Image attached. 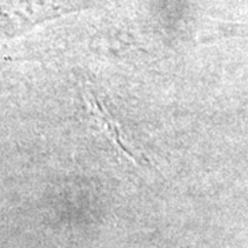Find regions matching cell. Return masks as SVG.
<instances>
[{"instance_id": "1", "label": "cell", "mask_w": 248, "mask_h": 248, "mask_svg": "<svg viewBox=\"0 0 248 248\" xmlns=\"http://www.w3.org/2000/svg\"><path fill=\"white\" fill-rule=\"evenodd\" d=\"M86 101L89 104V110H91L93 116L97 119L98 124H99L102 133L105 134V137L115 145L116 148H119L120 151L123 152L128 159L135 163V157L133 156L131 151L125 146L124 140L122 138L120 128H119V125L115 122V119L109 115L107 108L102 105V102L98 99L97 95L91 90H89V93L86 94Z\"/></svg>"}]
</instances>
